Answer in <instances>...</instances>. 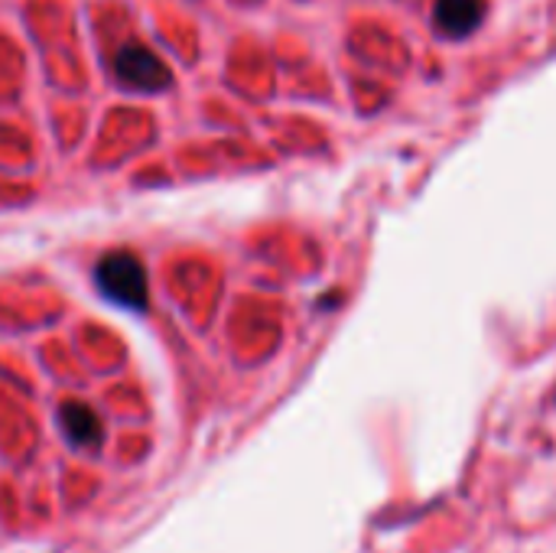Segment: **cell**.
<instances>
[{"instance_id": "cell-1", "label": "cell", "mask_w": 556, "mask_h": 553, "mask_svg": "<svg viewBox=\"0 0 556 553\" xmlns=\"http://www.w3.org/2000/svg\"><path fill=\"white\" fill-rule=\"evenodd\" d=\"M101 297H108L121 310L140 313L147 306V271L134 251H111L98 261L94 271Z\"/></svg>"}, {"instance_id": "cell-4", "label": "cell", "mask_w": 556, "mask_h": 553, "mask_svg": "<svg viewBox=\"0 0 556 553\" xmlns=\"http://www.w3.org/2000/svg\"><path fill=\"white\" fill-rule=\"evenodd\" d=\"M59 424H62V430H65V437H68V443L72 447H81V450H91V447H98L101 443V420H98V414L88 407V404H78V401H68V404H62V411H59Z\"/></svg>"}, {"instance_id": "cell-2", "label": "cell", "mask_w": 556, "mask_h": 553, "mask_svg": "<svg viewBox=\"0 0 556 553\" xmlns=\"http://www.w3.org/2000/svg\"><path fill=\"white\" fill-rule=\"evenodd\" d=\"M114 75L121 85L134 91H160L169 85V68L160 55H153L143 46H121L114 55Z\"/></svg>"}, {"instance_id": "cell-3", "label": "cell", "mask_w": 556, "mask_h": 553, "mask_svg": "<svg viewBox=\"0 0 556 553\" xmlns=\"http://www.w3.org/2000/svg\"><path fill=\"white\" fill-rule=\"evenodd\" d=\"M433 16H437V26L446 36L463 39V36H472L482 26L485 0H437Z\"/></svg>"}]
</instances>
